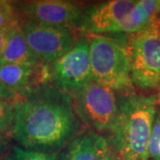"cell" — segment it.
I'll return each instance as SVG.
<instances>
[{
  "instance_id": "cell-1",
  "label": "cell",
  "mask_w": 160,
  "mask_h": 160,
  "mask_svg": "<svg viewBox=\"0 0 160 160\" xmlns=\"http://www.w3.org/2000/svg\"><path fill=\"white\" fill-rule=\"evenodd\" d=\"M78 118L66 93L38 88L16 101L12 133L23 149L52 151L77 136Z\"/></svg>"
},
{
  "instance_id": "cell-2",
  "label": "cell",
  "mask_w": 160,
  "mask_h": 160,
  "mask_svg": "<svg viewBox=\"0 0 160 160\" xmlns=\"http://www.w3.org/2000/svg\"><path fill=\"white\" fill-rule=\"evenodd\" d=\"M158 103V93H126L119 97L118 113L109 140L119 160H148V147Z\"/></svg>"
},
{
  "instance_id": "cell-3",
  "label": "cell",
  "mask_w": 160,
  "mask_h": 160,
  "mask_svg": "<svg viewBox=\"0 0 160 160\" xmlns=\"http://www.w3.org/2000/svg\"><path fill=\"white\" fill-rule=\"evenodd\" d=\"M160 12V0H111L85 11L80 27L92 35L131 36L141 31Z\"/></svg>"
},
{
  "instance_id": "cell-4",
  "label": "cell",
  "mask_w": 160,
  "mask_h": 160,
  "mask_svg": "<svg viewBox=\"0 0 160 160\" xmlns=\"http://www.w3.org/2000/svg\"><path fill=\"white\" fill-rule=\"evenodd\" d=\"M92 80L115 92L132 93L130 63L126 42L101 35L89 38Z\"/></svg>"
},
{
  "instance_id": "cell-5",
  "label": "cell",
  "mask_w": 160,
  "mask_h": 160,
  "mask_svg": "<svg viewBox=\"0 0 160 160\" xmlns=\"http://www.w3.org/2000/svg\"><path fill=\"white\" fill-rule=\"evenodd\" d=\"M126 49L132 85L145 91H160V29L158 19L141 31L129 36Z\"/></svg>"
},
{
  "instance_id": "cell-6",
  "label": "cell",
  "mask_w": 160,
  "mask_h": 160,
  "mask_svg": "<svg viewBox=\"0 0 160 160\" xmlns=\"http://www.w3.org/2000/svg\"><path fill=\"white\" fill-rule=\"evenodd\" d=\"M73 92L75 110L84 123L99 132L112 131L119 104L114 90L92 80Z\"/></svg>"
},
{
  "instance_id": "cell-7",
  "label": "cell",
  "mask_w": 160,
  "mask_h": 160,
  "mask_svg": "<svg viewBox=\"0 0 160 160\" xmlns=\"http://www.w3.org/2000/svg\"><path fill=\"white\" fill-rule=\"evenodd\" d=\"M30 49L43 62H53L77 42L68 27L26 21L20 25Z\"/></svg>"
},
{
  "instance_id": "cell-8",
  "label": "cell",
  "mask_w": 160,
  "mask_h": 160,
  "mask_svg": "<svg viewBox=\"0 0 160 160\" xmlns=\"http://www.w3.org/2000/svg\"><path fill=\"white\" fill-rule=\"evenodd\" d=\"M54 83L62 90L75 92L92 81L89 38L76 42L74 46L52 62Z\"/></svg>"
},
{
  "instance_id": "cell-9",
  "label": "cell",
  "mask_w": 160,
  "mask_h": 160,
  "mask_svg": "<svg viewBox=\"0 0 160 160\" xmlns=\"http://www.w3.org/2000/svg\"><path fill=\"white\" fill-rule=\"evenodd\" d=\"M19 10L27 21L60 26H80L85 13L81 5L65 0H37L19 3Z\"/></svg>"
},
{
  "instance_id": "cell-10",
  "label": "cell",
  "mask_w": 160,
  "mask_h": 160,
  "mask_svg": "<svg viewBox=\"0 0 160 160\" xmlns=\"http://www.w3.org/2000/svg\"><path fill=\"white\" fill-rule=\"evenodd\" d=\"M62 160H119L109 140L90 131L77 135L69 143Z\"/></svg>"
},
{
  "instance_id": "cell-11",
  "label": "cell",
  "mask_w": 160,
  "mask_h": 160,
  "mask_svg": "<svg viewBox=\"0 0 160 160\" xmlns=\"http://www.w3.org/2000/svg\"><path fill=\"white\" fill-rule=\"evenodd\" d=\"M1 63L40 67L43 62L30 49L20 24L7 29L6 43Z\"/></svg>"
},
{
  "instance_id": "cell-12",
  "label": "cell",
  "mask_w": 160,
  "mask_h": 160,
  "mask_svg": "<svg viewBox=\"0 0 160 160\" xmlns=\"http://www.w3.org/2000/svg\"><path fill=\"white\" fill-rule=\"evenodd\" d=\"M39 67L1 63L0 78L5 86L15 94H28L33 91L32 86L37 78Z\"/></svg>"
},
{
  "instance_id": "cell-13",
  "label": "cell",
  "mask_w": 160,
  "mask_h": 160,
  "mask_svg": "<svg viewBox=\"0 0 160 160\" xmlns=\"http://www.w3.org/2000/svg\"><path fill=\"white\" fill-rule=\"evenodd\" d=\"M11 160H59L58 156L52 151H42L23 149L16 146L10 154Z\"/></svg>"
},
{
  "instance_id": "cell-14",
  "label": "cell",
  "mask_w": 160,
  "mask_h": 160,
  "mask_svg": "<svg viewBox=\"0 0 160 160\" xmlns=\"http://www.w3.org/2000/svg\"><path fill=\"white\" fill-rule=\"evenodd\" d=\"M16 101H0V134L12 132Z\"/></svg>"
},
{
  "instance_id": "cell-15",
  "label": "cell",
  "mask_w": 160,
  "mask_h": 160,
  "mask_svg": "<svg viewBox=\"0 0 160 160\" xmlns=\"http://www.w3.org/2000/svg\"><path fill=\"white\" fill-rule=\"evenodd\" d=\"M18 22L17 9L9 1L0 0V30L8 29Z\"/></svg>"
},
{
  "instance_id": "cell-16",
  "label": "cell",
  "mask_w": 160,
  "mask_h": 160,
  "mask_svg": "<svg viewBox=\"0 0 160 160\" xmlns=\"http://www.w3.org/2000/svg\"><path fill=\"white\" fill-rule=\"evenodd\" d=\"M148 160H160V107L155 117L148 147Z\"/></svg>"
},
{
  "instance_id": "cell-17",
  "label": "cell",
  "mask_w": 160,
  "mask_h": 160,
  "mask_svg": "<svg viewBox=\"0 0 160 160\" xmlns=\"http://www.w3.org/2000/svg\"><path fill=\"white\" fill-rule=\"evenodd\" d=\"M16 95L17 94H15L5 86L0 78V101H13Z\"/></svg>"
},
{
  "instance_id": "cell-18",
  "label": "cell",
  "mask_w": 160,
  "mask_h": 160,
  "mask_svg": "<svg viewBox=\"0 0 160 160\" xmlns=\"http://www.w3.org/2000/svg\"><path fill=\"white\" fill-rule=\"evenodd\" d=\"M6 35H7V29L0 30V62H1L2 57H3V53H4V51H5V47H6Z\"/></svg>"
},
{
  "instance_id": "cell-19",
  "label": "cell",
  "mask_w": 160,
  "mask_h": 160,
  "mask_svg": "<svg viewBox=\"0 0 160 160\" xmlns=\"http://www.w3.org/2000/svg\"><path fill=\"white\" fill-rule=\"evenodd\" d=\"M0 160H11L10 155H7V156H0Z\"/></svg>"
},
{
  "instance_id": "cell-20",
  "label": "cell",
  "mask_w": 160,
  "mask_h": 160,
  "mask_svg": "<svg viewBox=\"0 0 160 160\" xmlns=\"http://www.w3.org/2000/svg\"><path fill=\"white\" fill-rule=\"evenodd\" d=\"M157 19H158V26H159V29H160V12L158 13V15Z\"/></svg>"
},
{
  "instance_id": "cell-21",
  "label": "cell",
  "mask_w": 160,
  "mask_h": 160,
  "mask_svg": "<svg viewBox=\"0 0 160 160\" xmlns=\"http://www.w3.org/2000/svg\"><path fill=\"white\" fill-rule=\"evenodd\" d=\"M2 147V134H0V149Z\"/></svg>"
}]
</instances>
